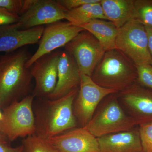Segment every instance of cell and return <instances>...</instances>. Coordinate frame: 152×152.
I'll use <instances>...</instances> for the list:
<instances>
[{
    "mask_svg": "<svg viewBox=\"0 0 152 152\" xmlns=\"http://www.w3.org/2000/svg\"><path fill=\"white\" fill-rule=\"evenodd\" d=\"M20 16L10 13L4 9L0 7V26L12 24L19 21Z\"/></svg>",
    "mask_w": 152,
    "mask_h": 152,
    "instance_id": "obj_26",
    "label": "cell"
},
{
    "mask_svg": "<svg viewBox=\"0 0 152 152\" xmlns=\"http://www.w3.org/2000/svg\"><path fill=\"white\" fill-rule=\"evenodd\" d=\"M116 94L137 125L152 122V90L136 83Z\"/></svg>",
    "mask_w": 152,
    "mask_h": 152,
    "instance_id": "obj_11",
    "label": "cell"
},
{
    "mask_svg": "<svg viewBox=\"0 0 152 152\" xmlns=\"http://www.w3.org/2000/svg\"><path fill=\"white\" fill-rule=\"evenodd\" d=\"M66 12L57 1L36 0L16 24L20 30L48 25L64 19Z\"/></svg>",
    "mask_w": 152,
    "mask_h": 152,
    "instance_id": "obj_12",
    "label": "cell"
},
{
    "mask_svg": "<svg viewBox=\"0 0 152 152\" xmlns=\"http://www.w3.org/2000/svg\"><path fill=\"white\" fill-rule=\"evenodd\" d=\"M137 83L145 88L152 90V65L146 64L137 66Z\"/></svg>",
    "mask_w": 152,
    "mask_h": 152,
    "instance_id": "obj_23",
    "label": "cell"
},
{
    "mask_svg": "<svg viewBox=\"0 0 152 152\" xmlns=\"http://www.w3.org/2000/svg\"><path fill=\"white\" fill-rule=\"evenodd\" d=\"M35 97L28 95L3 109L0 132L10 142L36 134L35 119L33 110Z\"/></svg>",
    "mask_w": 152,
    "mask_h": 152,
    "instance_id": "obj_5",
    "label": "cell"
},
{
    "mask_svg": "<svg viewBox=\"0 0 152 152\" xmlns=\"http://www.w3.org/2000/svg\"><path fill=\"white\" fill-rule=\"evenodd\" d=\"M10 141L0 132V152H23L22 145L19 146L12 147L10 143Z\"/></svg>",
    "mask_w": 152,
    "mask_h": 152,
    "instance_id": "obj_27",
    "label": "cell"
},
{
    "mask_svg": "<svg viewBox=\"0 0 152 152\" xmlns=\"http://www.w3.org/2000/svg\"><path fill=\"white\" fill-rule=\"evenodd\" d=\"M22 145L23 152H59L47 140L35 134L24 138Z\"/></svg>",
    "mask_w": 152,
    "mask_h": 152,
    "instance_id": "obj_20",
    "label": "cell"
},
{
    "mask_svg": "<svg viewBox=\"0 0 152 152\" xmlns=\"http://www.w3.org/2000/svg\"><path fill=\"white\" fill-rule=\"evenodd\" d=\"M143 152H152V122L139 125Z\"/></svg>",
    "mask_w": 152,
    "mask_h": 152,
    "instance_id": "obj_24",
    "label": "cell"
},
{
    "mask_svg": "<svg viewBox=\"0 0 152 152\" xmlns=\"http://www.w3.org/2000/svg\"><path fill=\"white\" fill-rule=\"evenodd\" d=\"M115 46L137 66L151 63L145 27L137 19L118 29Z\"/></svg>",
    "mask_w": 152,
    "mask_h": 152,
    "instance_id": "obj_6",
    "label": "cell"
},
{
    "mask_svg": "<svg viewBox=\"0 0 152 152\" xmlns=\"http://www.w3.org/2000/svg\"><path fill=\"white\" fill-rule=\"evenodd\" d=\"M113 94L117 93L114 90L101 87L91 77L80 73V83L73 104L78 125L81 127H86L102 101Z\"/></svg>",
    "mask_w": 152,
    "mask_h": 152,
    "instance_id": "obj_7",
    "label": "cell"
},
{
    "mask_svg": "<svg viewBox=\"0 0 152 152\" xmlns=\"http://www.w3.org/2000/svg\"><path fill=\"white\" fill-rule=\"evenodd\" d=\"M44 26L27 30L19 29L16 23L0 26V53L13 52L40 40Z\"/></svg>",
    "mask_w": 152,
    "mask_h": 152,
    "instance_id": "obj_14",
    "label": "cell"
},
{
    "mask_svg": "<svg viewBox=\"0 0 152 152\" xmlns=\"http://www.w3.org/2000/svg\"><path fill=\"white\" fill-rule=\"evenodd\" d=\"M135 127L98 138L100 152H143L139 127Z\"/></svg>",
    "mask_w": 152,
    "mask_h": 152,
    "instance_id": "obj_16",
    "label": "cell"
},
{
    "mask_svg": "<svg viewBox=\"0 0 152 152\" xmlns=\"http://www.w3.org/2000/svg\"><path fill=\"white\" fill-rule=\"evenodd\" d=\"M151 65H152V61L151 63Z\"/></svg>",
    "mask_w": 152,
    "mask_h": 152,
    "instance_id": "obj_30",
    "label": "cell"
},
{
    "mask_svg": "<svg viewBox=\"0 0 152 152\" xmlns=\"http://www.w3.org/2000/svg\"><path fill=\"white\" fill-rule=\"evenodd\" d=\"M148 41V48L152 59V28L145 27Z\"/></svg>",
    "mask_w": 152,
    "mask_h": 152,
    "instance_id": "obj_28",
    "label": "cell"
},
{
    "mask_svg": "<svg viewBox=\"0 0 152 152\" xmlns=\"http://www.w3.org/2000/svg\"><path fill=\"white\" fill-rule=\"evenodd\" d=\"M80 27L91 33L105 51L117 49L115 40L118 29L111 22L94 19Z\"/></svg>",
    "mask_w": 152,
    "mask_h": 152,
    "instance_id": "obj_18",
    "label": "cell"
},
{
    "mask_svg": "<svg viewBox=\"0 0 152 152\" xmlns=\"http://www.w3.org/2000/svg\"><path fill=\"white\" fill-rule=\"evenodd\" d=\"M79 89L56 99L38 98L37 104H33L35 134L48 140L77 127L73 104Z\"/></svg>",
    "mask_w": 152,
    "mask_h": 152,
    "instance_id": "obj_2",
    "label": "cell"
},
{
    "mask_svg": "<svg viewBox=\"0 0 152 152\" xmlns=\"http://www.w3.org/2000/svg\"><path fill=\"white\" fill-rule=\"evenodd\" d=\"M61 50H56L41 57L30 66L35 86L33 95L35 97L48 98L56 86L58 65Z\"/></svg>",
    "mask_w": 152,
    "mask_h": 152,
    "instance_id": "obj_10",
    "label": "cell"
},
{
    "mask_svg": "<svg viewBox=\"0 0 152 152\" xmlns=\"http://www.w3.org/2000/svg\"><path fill=\"white\" fill-rule=\"evenodd\" d=\"M137 124L125 113L119 102L116 94L104 99L91 119L85 127L96 137L129 130Z\"/></svg>",
    "mask_w": 152,
    "mask_h": 152,
    "instance_id": "obj_4",
    "label": "cell"
},
{
    "mask_svg": "<svg viewBox=\"0 0 152 152\" xmlns=\"http://www.w3.org/2000/svg\"><path fill=\"white\" fill-rule=\"evenodd\" d=\"M31 56L21 48L0 56V110L30 94L33 77L26 64Z\"/></svg>",
    "mask_w": 152,
    "mask_h": 152,
    "instance_id": "obj_1",
    "label": "cell"
},
{
    "mask_svg": "<svg viewBox=\"0 0 152 152\" xmlns=\"http://www.w3.org/2000/svg\"><path fill=\"white\" fill-rule=\"evenodd\" d=\"M64 48L75 61L80 73L90 77L106 52L98 40L86 30Z\"/></svg>",
    "mask_w": 152,
    "mask_h": 152,
    "instance_id": "obj_8",
    "label": "cell"
},
{
    "mask_svg": "<svg viewBox=\"0 0 152 152\" xmlns=\"http://www.w3.org/2000/svg\"><path fill=\"white\" fill-rule=\"evenodd\" d=\"M47 140L59 152H100L97 138L85 127L74 128Z\"/></svg>",
    "mask_w": 152,
    "mask_h": 152,
    "instance_id": "obj_13",
    "label": "cell"
},
{
    "mask_svg": "<svg viewBox=\"0 0 152 152\" xmlns=\"http://www.w3.org/2000/svg\"><path fill=\"white\" fill-rule=\"evenodd\" d=\"M101 0H57V1L65 10L66 12L77 8L90 3L100 2Z\"/></svg>",
    "mask_w": 152,
    "mask_h": 152,
    "instance_id": "obj_25",
    "label": "cell"
},
{
    "mask_svg": "<svg viewBox=\"0 0 152 152\" xmlns=\"http://www.w3.org/2000/svg\"><path fill=\"white\" fill-rule=\"evenodd\" d=\"M84 30L68 21H60L48 25L44 28L38 48L27 63V67L29 68L41 57L64 47L79 33Z\"/></svg>",
    "mask_w": 152,
    "mask_h": 152,
    "instance_id": "obj_9",
    "label": "cell"
},
{
    "mask_svg": "<svg viewBox=\"0 0 152 152\" xmlns=\"http://www.w3.org/2000/svg\"><path fill=\"white\" fill-rule=\"evenodd\" d=\"M36 0H0V7L9 12L20 16L35 2Z\"/></svg>",
    "mask_w": 152,
    "mask_h": 152,
    "instance_id": "obj_22",
    "label": "cell"
},
{
    "mask_svg": "<svg viewBox=\"0 0 152 152\" xmlns=\"http://www.w3.org/2000/svg\"><path fill=\"white\" fill-rule=\"evenodd\" d=\"M96 84L117 93L137 80V66L118 49L105 52L91 76Z\"/></svg>",
    "mask_w": 152,
    "mask_h": 152,
    "instance_id": "obj_3",
    "label": "cell"
},
{
    "mask_svg": "<svg viewBox=\"0 0 152 152\" xmlns=\"http://www.w3.org/2000/svg\"><path fill=\"white\" fill-rule=\"evenodd\" d=\"M101 4L107 20L118 29L136 19L134 0H101Z\"/></svg>",
    "mask_w": 152,
    "mask_h": 152,
    "instance_id": "obj_17",
    "label": "cell"
},
{
    "mask_svg": "<svg viewBox=\"0 0 152 152\" xmlns=\"http://www.w3.org/2000/svg\"><path fill=\"white\" fill-rule=\"evenodd\" d=\"M136 19L145 27L152 28V0H134Z\"/></svg>",
    "mask_w": 152,
    "mask_h": 152,
    "instance_id": "obj_21",
    "label": "cell"
},
{
    "mask_svg": "<svg viewBox=\"0 0 152 152\" xmlns=\"http://www.w3.org/2000/svg\"><path fill=\"white\" fill-rule=\"evenodd\" d=\"M2 112H1V110H0V121H1V120L2 118Z\"/></svg>",
    "mask_w": 152,
    "mask_h": 152,
    "instance_id": "obj_29",
    "label": "cell"
},
{
    "mask_svg": "<svg viewBox=\"0 0 152 152\" xmlns=\"http://www.w3.org/2000/svg\"><path fill=\"white\" fill-rule=\"evenodd\" d=\"M80 83V72L75 61L66 50L61 51L56 86L48 99H56L62 97L73 90L79 88Z\"/></svg>",
    "mask_w": 152,
    "mask_h": 152,
    "instance_id": "obj_15",
    "label": "cell"
},
{
    "mask_svg": "<svg viewBox=\"0 0 152 152\" xmlns=\"http://www.w3.org/2000/svg\"><path fill=\"white\" fill-rule=\"evenodd\" d=\"M101 1L86 4L66 11L65 13L64 19L72 25L79 27L94 19L107 20Z\"/></svg>",
    "mask_w": 152,
    "mask_h": 152,
    "instance_id": "obj_19",
    "label": "cell"
}]
</instances>
